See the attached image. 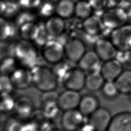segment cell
Instances as JSON below:
<instances>
[{
    "label": "cell",
    "mask_w": 131,
    "mask_h": 131,
    "mask_svg": "<svg viewBox=\"0 0 131 131\" xmlns=\"http://www.w3.org/2000/svg\"><path fill=\"white\" fill-rule=\"evenodd\" d=\"M6 55L13 57L19 67L31 69L37 65L40 57L39 50L32 41L23 39L9 46Z\"/></svg>",
    "instance_id": "6da1fadb"
},
{
    "label": "cell",
    "mask_w": 131,
    "mask_h": 131,
    "mask_svg": "<svg viewBox=\"0 0 131 131\" xmlns=\"http://www.w3.org/2000/svg\"><path fill=\"white\" fill-rule=\"evenodd\" d=\"M30 71L32 85L41 93L56 91L60 84L48 64H37Z\"/></svg>",
    "instance_id": "7a4b0ae2"
},
{
    "label": "cell",
    "mask_w": 131,
    "mask_h": 131,
    "mask_svg": "<svg viewBox=\"0 0 131 131\" xmlns=\"http://www.w3.org/2000/svg\"><path fill=\"white\" fill-rule=\"evenodd\" d=\"M39 54L42 60L51 66L65 59L64 46L55 39L49 40L42 46Z\"/></svg>",
    "instance_id": "3957f363"
},
{
    "label": "cell",
    "mask_w": 131,
    "mask_h": 131,
    "mask_svg": "<svg viewBox=\"0 0 131 131\" xmlns=\"http://www.w3.org/2000/svg\"><path fill=\"white\" fill-rule=\"evenodd\" d=\"M101 17L105 29L111 31L127 24L128 21L127 14L122 7L107 8Z\"/></svg>",
    "instance_id": "277c9868"
},
{
    "label": "cell",
    "mask_w": 131,
    "mask_h": 131,
    "mask_svg": "<svg viewBox=\"0 0 131 131\" xmlns=\"http://www.w3.org/2000/svg\"><path fill=\"white\" fill-rule=\"evenodd\" d=\"M78 108L61 112L59 119L60 128L63 131H76L87 121Z\"/></svg>",
    "instance_id": "5b68a950"
},
{
    "label": "cell",
    "mask_w": 131,
    "mask_h": 131,
    "mask_svg": "<svg viewBox=\"0 0 131 131\" xmlns=\"http://www.w3.org/2000/svg\"><path fill=\"white\" fill-rule=\"evenodd\" d=\"M86 52L83 40L76 37L69 39L64 46V58L73 64H77Z\"/></svg>",
    "instance_id": "8992f818"
},
{
    "label": "cell",
    "mask_w": 131,
    "mask_h": 131,
    "mask_svg": "<svg viewBox=\"0 0 131 131\" xmlns=\"http://www.w3.org/2000/svg\"><path fill=\"white\" fill-rule=\"evenodd\" d=\"M110 39L118 51L131 49V24L127 23L111 31Z\"/></svg>",
    "instance_id": "52a82bcc"
},
{
    "label": "cell",
    "mask_w": 131,
    "mask_h": 131,
    "mask_svg": "<svg viewBox=\"0 0 131 131\" xmlns=\"http://www.w3.org/2000/svg\"><path fill=\"white\" fill-rule=\"evenodd\" d=\"M36 109L32 99L27 95L16 96L13 114L23 121L31 119Z\"/></svg>",
    "instance_id": "ba28073f"
},
{
    "label": "cell",
    "mask_w": 131,
    "mask_h": 131,
    "mask_svg": "<svg viewBox=\"0 0 131 131\" xmlns=\"http://www.w3.org/2000/svg\"><path fill=\"white\" fill-rule=\"evenodd\" d=\"M85 72L77 66H74L61 83L65 89L80 92L85 89Z\"/></svg>",
    "instance_id": "9c48e42d"
},
{
    "label": "cell",
    "mask_w": 131,
    "mask_h": 131,
    "mask_svg": "<svg viewBox=\"0 0 131 131\" xmlns=\"http://www.w3.org/2000/svg\"><path fill=\"white\" fill-rule=\"evenodd\" d=\"M113 117L107 108L99 107L87 118V122L96 131H104L107 130Z\"/></svg>",
    "instance_id": "30bf717a"
},
{
    "label": "cell",
    "mask_w": 131,
    "mask_h": 131,
    "mask_svg": "<svg viewBox=\"0 0 131 131\" xmlns=\"http://www.w3.org/2000/svg\"><path fill=\"white\" fill-rule=\"evenodd\" d=\"M9 77L16 91H25L33 86L30 69L18 67L9 76Z\"/></svg>",
    "instance_id": "8fae6325"
},
{
    "label": "cell",
    "mask_w": 131,
    "mask_h": 131,
    "mask_svg": "<svg viewBox=\"0 0 131 131\" xmlns=\"http://www.w3.org/2000/svg\"><path fill=\"white\" fill-rule=\"evenodd\" d=\"M81 97L80 92L64 89L58 93L57 103L61 112L76 109Z\"/></svg>",
    "instance_id": "7c38bea8"
},
{
    "label": "cell",
    "mask_w": 131,
    "mask_h": 131,
    "mask_svg": "<svg viewBox=\"0 0 131 131\" xmlns=\"http://www.w3.org/2000/svg\"><path fill=\"white\" fill-rule=\"evenodd\" d=\"M93 50L103 62L115 58L118 50L110 39L100 38L94 43Z\"/></svg>",
    "instance_id": "4fadbf2b"
},
{
    "label": "cell",
    "mask_w": 131,
    "mask_h": 131,
    "mask_svg": "<svg viewBox=\"0 0 131 131\" xmlns=\"http://www.w3.org/2000/svg\"><path fill=\"white\" fill-rule=\"evenodd\" d=\"M101 61L96 53L93 50L86 51L76 65L85 73L100 72L102 64Z\"/></svg>",
    "instance_id": "5bb4252c"
},
{
    "label": "cell",
    "mask_w": 131,
    "mask_h": 131,
    "mask_svg": "<svg viewBox=\"0 0 131 131\" xmlns=\"http://www.w3.org/2000/svg\"><path fill=\"white\" fill-rule=\"evenodd\" d=\"M123 70V65L114 58L103 62L100 72L105 81H115Z\"/></svg>",
    "instance_id": "9a60e30c"
},
{
    "label": "cell",
    "mask_w": 131,
    "mask_h": 131,
    "mask_svg": "<svg viewBox=\"0 0 131 131\" xmlns=\"http://www.w3.org/2000/svg\"><path fill=\"white\" fill-rule=\"evenodd\" d=\"M82 29L86 35L95 37L102 34L105 28L101 17L92 14L82 20Z\"/></svg>",
    "instance_id": "2e32d148"
},
{
    "label": "cell",
    "mask_w": 131,
    "mask_h": 131,
    "mask_svg": "<svg viewBox=\"0 0 131 131\" xmlns=\"http://www.w3.org/2000/svg\"><path fill=\"white\" fill-rule=\"evenodd\" d=\"M107 131H131V112H122L114 116Z\"/></svg>",
    "instance_id": "e0dca14e"
},
{
    "label": "cell",
    "mask_w": 131,
    "mask_h": 131,
    "mask_svg": "<svg viewBox=\"0 0 131 131\" xmlns=\"http://www.w3.org/2000/svg\"><path fill=\"white\" fill-rule=\"evenodd\" d=\"M44 27L50 37L54 39L63 33L66 24L64 19L55 15L46 19Z\"/></svg>",
    "instance_id": "ac0fdd59"
},
{
    "label": "cell",
    "mask_w": 131,
    "mask_h": 131,
    "mask_svg": "<svg viewBox=\"0 0 131 131\" xmlns=\"http://www.w3.org/2000/svg\"><path fill=\"white\" fill-rule=\"evenodd\" d=\"M99 107V100L96 96L92 94H85L81 95L77 108L88 118Z\"/></svg>",
    "instance_id": "d6986e66"
},
{
    "label": "cell",
    "mask_w": 131,
    "mask_h": 131,
    "mask_svg": "<svg viewBox=\"0 0 131 131\" xmlns=\"http://www.w3.org/2000/svg\"><path fill=\"white\" fill-rule=\"evenodd\" d=\"M75 6L73 0H58L55 4V14L64 20L69 19L74 16Z\"/></svg>",
    "instance_id": "ffe728a7"
},
{
    "label": "cell",
    "mask_w": 131,
    "mask_h": 131,
    "mask_svg": "<svg viewBox=\"0 0 131 131\" xmlns=\"http://www.w3.org/2000/svg\"><path fill=\"white\" fill-rule=\"evenodd\" d=\"M105 81L100 71L88 73L85 78V89L91 92H97L101 90Z\"/></svg>",
    "instance_id": "44dd1931"
},
{
    "label": "cell",
    "mask_w": 131,
    "mask_h": 131,
    "mask_svg": "<svg viewBox=\"0 0 131 131\" xmlns=\"http://www.w3.org/2000/svg\"><path fill=\"white\" fill-rule=\"evenodd\" d=\"M15 24H12L4 16H0V42L12 40L16 33Z\"/></svg>",
    "instance_id": "7402d4cb"
},
{
    "label": "cell",
    "mask_w": 131,
    "mask_h": 131,
    "mask_svg": "<svg viewBox=\"0 0 131 131\" xmlns=\"http://www.w3.org/2000/svg\"><path fill=\"white\" fill-rule=\"evenodd\" d=\"M120 94H131V69H124L115 81Z\"/></svg>",
    "instance_id": "603a6c76"
},
{
    "label": "cell",
    "mask_w": 131,
    "mask_h": 131,
    "mask_svg": "<svg viewBox=\"0 0 131 131\" xmlns=\"http://www.w3.org/2000/svg\"><path fill=\"white\" fill-rule=\"evenodd\" d=\"M39 30V26L34 22L24 24L18 28V34L21 39L33 42Z\"/></svg>",
    "instance_id": "cb8c5ba5"
},
{
    "label": "cell",
    "mask_w": 131,
    "mask_h": 131,
    "mask_svg": "<svg viewBox=\"0 0 131 131\" xmlns=\"http://www.w3.org/2000/svg\"><path fill=\"white\" fill-rule=\"evenodd\" d=\"M74 64L66 59L51 66L52 70L58 81L59 84H61L63 80L66 78L72 68L74 67Z\"/></svg>",
    "instance_id": "d4e9b609"
},
{
    "label": "cell",
    "mask_w": 131,
    "mask_h": 131,
    "mask_svg": "<svg viewBox=\"0 0 131 131\" xmlns=\"http://www.w3.org/2000/svg\"><path fill=\"white\" fill-rule=\"evenodd\" d=\"M39 110L47 118L54 121L58 117L59 118L61 113L57 105V101L40 103Z\"/></svg>",
    "instance_id": "484cf974"
},
{
    "label": "cell",
    "mask_w": 131,
    "mask_h": 131,
    "mask_svg": "<svg viewBox=\"0 0 131 131\" xmlns=\"http://www.w3.org/2000/svg\"><path fill=\"white\" fill-rule=\"evenodd\" d=\"M93 9L88 0H79L75 3L74 16L83 20L92 15Z\"/></svg>",
    "instance_id": "4316f807"
},
{
    "label": "cell",
    "mask_w": 131,
    "mask_h": 131,
    "mask_svg": "<svg viewBox=\"0 0 131 131\" xmlns=\"http://www.w3.org/2000/svg\"><path fill=\"white\" fill-rule=\"evenodd\" d=\"M15 97L14 95H0V116L7 117L13 114Z\"/></svg>",
    "instance_id": "83f0119b"
},
{
    "label": "cell",
    "mask_w": 131,
    "mask_h": 131,
    "mask_svg": "<svg viewBox=\"0 0 131 131\" xmlns=\"http://www.w3.org/2000/svg\"><path fill=\"white\" fill-rule=\"evenodd\" d=\"M18 67L13 57L5 55L0 59V75L9 76Z\"/></svg>",
    "instance_id": "f1b7e54d"
},
{
    "label": "cell",
    "mask_w": 131,
    "mask_h": 131,
    "mask_svg": "<svg viewBox=\"0 0 131 131\" xmlns=\"http://www.w3.org/2000/svg\"><path fill=\"white\" fill-rule=\"evenodd\" d=\"M24 122L13 115L6 117L2 125V131H23Z\"/></svg>",
    "instance_id": "f546056e"
},
{
    "label": "cell",
    "mask_w": 131,
    "mask_h": 131,
    "mask_svg": "<svg viewBox=\"0 0 131 131\" xmlns=\"http://www.w3.org/2000/svg\"><path fill=\"white\" fill-rule=\"evenodd\" d=\"M102 95L107 99H114L120 94L115 81H105L101 89Z\"/></svg>",
    "instance_id": "4dcf8cb0"
},
{
    "label": "cell",
    "mask_w": 131,
    "mask_h": 131,
    "mask_svg": "<svg viewBox=\"0 0 131 131\" xmlns=\"http://www.w3.org/2000/svg\"><path fill=\"white\" fill-rule=\"evenodd\" d=\"M38 8V13L40 16L45 18L46 19L53 15L55 13V4H53L49 1L42 2L37 7Z\"/></svg>",
    "instance_id": "1f68e13d"
},
{
    "label": "cell",
    "mask_w": 131,
    "mask_h": 131,
    "mask_svg": "<svg viewBox=\"0 0 131 131\" xmlns=\"http://www.w3.org/2000/svg\"><path fill=\"white\" fill-rule=\"evenodd\" d=\"M15 91L9 76L0 75V95H14Z\"/></svg>",
    "instance_id": "d6a6232c"
},
{
    "label": "cell",
    "mask_w": 131,
    "mask_h": 131,
    "mask_svg": "<svg viewBox=\"0 0 131 131\" xmlns=\"http://www.w3.org/2000/svg\"><path fill=\"white\" fill-rule=\"evenodd\" d=\"M34 15L28 11L24 10L19 11L14 18V24L18 28L20 26L31 22H34Z\"/></svg>",
    "instance_id": "836d02e7"
},
{
    "label": "cell",
    "mask_w": 131,
    "mask_h": 131,
    "mask_svg": "<svg viewBox=\"0 0 131 131\" xmlns=\"http://www.w3.org/2000/svg\"><path fill=\"white\" fill-rule=\"evenodd\" d=\"M6 9L3 16L7 19H10L12 17L15 18L18 12L20 11V8L17 2L8 1L6 2Z\"/></svg>",
    "instance_id": "e575fe53"
},
{
    "label": "cell",
    "mask_w": 131,
    "mask_h": 131,
    "mask_svg": "<svg viewBox=\"0 0 131 131\" xmlns=\"http://www.w3.org/2000/svg\"><path fill=\"white\" fill-rule=\"evenodd\" d=\"M91 4L94 11H104L107 8L108 0H88Z\"/></svg>",
    "instance_id": "d590c367"
},
{
    "label": "cell",
    "mask_w": 131,
    "mask_h": 131,
    "mask_svg": "<svg viewBox=\"0 0 131 131\" xmlns=\"http://www.w3.org/2000/svg\"><path fill=\"white\" fill-rule=\"evenodd\" d=\"M23 131H39L38 124L32 119L24 122Z\"/></svg>",
    "instance_id": "8d00e7d4"
},
{
    "label": "cell",
    "mask_w": 131,
    "mask_h": 131,
    "mask_svg": "<svg viewBox=\"0 0 131 131\" xmlns=\"http://www.w3.org/2000/svg\"><path fill=\"white\" fill-rule=\"evenodd\" d=\"M125 2V0H108L107 8L122 7Z\"/></svg>",
    "instance_id": "74e56055"
},
{
    "label": "cell",
    "mask_w": 131,
    "mask_h": 131,
    "mask_svg": "<svg viewBox=\"0 0 131 131\" xmlns=\"http://www.w3.org/2000/svg\"><path fill=\"white\" fill-rule=\"evenodd\" d=\"M76 131H96L95 128L87 121Z\"/></svg>",
    "instance_id": "f35d334b"
},
{
    "label": "cell",
    "mask_w": 131,
    "mask_h": 131,
    "mask_svg": "<svg viewBox=\"0 0 131 131\" xmlns=\"http://www.w3.org/2000/svg\"><path fill=\"white\" fill-rule=\"evenodd\" d=\"M6 3L4 0H0V16H3L5 9Z\"/></svg>",
    "instance_id": "ab89813d"
},
{
    "label": "cell",
    "mask_w": 131,
    "mask_h": 131,
    "mask_svg": "<svg viewBox=\"0 0 131 131\" xmlns=\"http://www.w3.org/2000/svg\"><path fill=\"white\" fill-rule=\"evenodd\" d=\"M53 131H63L62 129H61L60 127L59 128H58V127H57V128H56Z\"/></svg>",
    "instance_id": "60d3db41"
},
{
    "label": "cell",
    "mask_w": 131,
    "mask_h": 131,
    "mask_svg": "<svg viewBox=\"0 0 131 131\" xmlns=\"http://www.w3.org/2000/svg\"><path fill=\"white\" fill-rule=\"evenodd\" d=\"M126 2H129V3H131V0H125Z\"/></svg>",
    "instance_id": "b9f144b4"
},
{
    "label": "cell",
    "mask_w": 131,
    "mask_h": 131,
    "mask_svg": "<svg viewBox=\"0 0 131 131\" xmlns=\"http://www.w3.org/2000/svg\"><path fill=\"white\" fill-rule=\"evenodd\" d=\"M104 131H107V130H104Z\"/></svg>",
    "instance_id": "7bdbcfd3"
},
{
    "label": "cell",
    "mask_w": 131,
    "mask_h": 131,
    "mask_svg": "<svg viewBox=\"0 0 131 131\" xmlns=\"http://www.w3.org/2000/svg\"><path fill=\"white\" fill-rule=\"evenodd\" d=\"M78 1H79V0H78Z\"/></svg>",
    "instance_id": "ee69618b"
}]
</instances>
